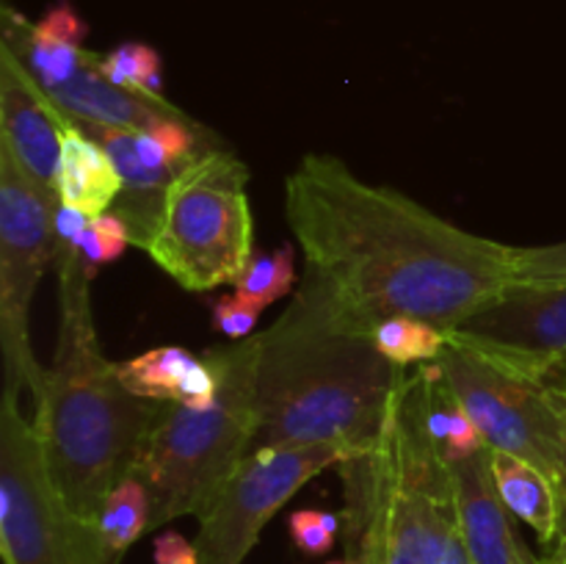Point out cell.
Instances as JSON below:
<instances>
[{
  "instance_id": "1",
  "label": "cell",
  "mask_w": 566,
  "mask_h": 564,
  "mask_svg": "<svg viewBox=\"0 0 566 564\" xmlns=\"http://www.w3.org/2000/svg\"><path fill=\"white\" fill-rule=\"evenodd\" d=\"M285 219L304 274L370 326L412 315L457 330L514 282V247L363 180L329 153L304 155L287 175Z\"/></svg>"
},
{
  "instance_id": "2",
  "label": "cell",
  "mask_w": 566,
  "mask_h": 564,
  "mask_svg": "<svg viewBox=\"0 0 566 564\" xmlns=\"http://www.w3.org/2000/svg\"><path fill=\"white\" fill-rule=\"evenodd\" d=\"M370 330L324 282L304 274L285 313L260 332L263 446H337L346 457L376 446L409 368L387 359Z\"/></svg>"
},
{
  "instance_id": "3",
  "label": "cell",
  "mask_w": 566,
  "mask_h": 564,
  "mask_svg": "<svg viewBox=\"0 0 566 564\" xmlns=\"http://www.w3.org/2000/svg\"><path fill=\"white\" fill-rule=\"evenodd\" d=\"M59 265V346L33 396L44 468L66 506L97 523L103 503L136 476L147 435L166 404L138 398L119 382V363L103 354L94 332L88 274L77 241L55 238Z\"/></svg>"
},
{
  "instance_id": "4",
  "label": "cell",
  "mask_w": 566,
  "mask_h": 564,
  "mask_svg": "<svg viewBox=\"0 0 566 564\" xmlns=\"http://www.w3.org/2000/svg\"><path fill=\"white\" fill-rule=\"evenodd\" d=\"M343 542L359 564H440L457 523L451 473L409 370L374 448L337 462Z\"/></svg>"
},
{
  "instance_id": "5",
  "label": "cell",
  "mask_w": 566,
  "mask_h": 564,
  "mask_svg": "<svg viewBox=\"0 0 566 564\" xmlns=\"http://www.w3.org/2000/svg\"><path fill=\"white\" fill-rule=\"evenodd\" d=\"M219 376L208 407L166 404L147 435L136 476L149 492V531L177 518H202L238 473L260 435V335L202 354Z\"/></svg>"
},
{
  "instance_id": "6",
  "label": "cell",
  "mask_w": 566,
  "mask_h": 564,
  "mask_svg": "<svg viewBox=\"0 0 566 564\" xmlns=\"http://www.w3.org/2000/svg\"><path fill=\"white\" fill-rule=\"evenodd\" d=\"M249 169L232 149L208 147L166 191L147 254L193 293L232 285L254 254Z\"/></svg>"
},
{
  "instance_id": "7",
  "label": "cell",
  "mask_w": 566,
  "mask_h": 564,
  "mask_svg": "<svg viewBox=\"0 0 566 564\" xmlns=\"http://www.w3.org/2000/svg\"><path fill=\"white\" fill-rule=\"evenodd\" d=\"M0 553L3 564H116L94 520L55 490L20 393L0 404Z\"/></svg>"
},
{
  "instance_id": "8",
  "label": "cell",
  "mask_w": 566,
  "mask_h": 564,
  "mask_svg": "<svg viewBox=\"0 0 566 564\" xmlns=\"http://www.w3.org/2000/svg\"><path fill=\"white\" fill-rule=\"evenodd\" d=\"M61 197L42 186L0 149V348L3 390L36 396L44 379L31 348L28 315L50 260H55V213Z\"/></svg>"
},
{
  "instance_id": "9",
  "label": "cell",
  "mask_w": 566,
  "mask_h": 564,
  "mask_svg": "<svg viewBox=\"0 0 566 564\" xmlns=\"http://www.w3.org/2000/svg\"><path fill=\"white\" fill-rule=\"evenodd\" d=\"M437 365L486 448L525 459L556 481L564 446V393L525 379L479 348L457 341L453 332Z\"/></svg>"
},
{
  "instance_id": "10",
  "label": "cell",
  "mask_w": 566,
  "mask_h": 564,
  "mask_svg": "<svg viewBox=\"0 0 566 564\" xmlns=\"http://www.w3.org/2000/svg\"><path fill=\"white\" fill-rule=\"evenodd\" d=\"M346 451L337 446H263L243 459L213 506L199 518L193 540L199 564H243L269 520Z\"/></svg>"
},
{
  "instance_id": "11",
  "label": "cell",
  "mask_w": 566,
  "mask_h": 564,
  "mask_svg": "<svg viewBox=\"0 0 566 564\" xmlns=\"http://www.w3.org/2000/svg\"><path fill=\"white\" fill-rule=\"evenodd\" d=\"M451 332L525 379L566 393V285L512 282Z\"/></svg>"
},
{
  "instance_id": "12",
  "label": "cell",
  "mask_w": 566,
  "mask_h": 564,
  "mask_svg": "<svg viewBox=\"0 0 566 564\" xmlns=\"http://www.w3.org/2000/svg\"><path fill=\"white\" fill-rule=\"evenodd\" d=\"M72 125L75 119L61 111L28 66L0 44V149L33 180L55 188L61 142Z\"/></svg>"
},
{
  "instance_id": "13",
  "label": "cell",
  "mask_w": 566,
  "mask_h": 564,
  "mask_svg": "<svg viewBox=\"0 0 566 564\" xmlns=\"http://www.w3.org/2000/svg\"><path fill=\"white\" fill-rule=\"evenodd\" d=\"M457 523L475 564H542L520 540L514 514L497 492L492 448L448 462Z\"/></svg>"
},
{
  "instance_id": "14",
  "label": "cell",
  "mask_w": 566,
  "mask_h": 564,
  "mask_svg": "<svg viewBox=\"0 0 566 564\" xmlns=\"http://www.w3.org/2000/svg\"><path fill=\"white\" fill-rule=\"evenodd\" d=\"M88 25L70 3H55L39 22H28L20 11L3 6V39L33 77L48 92L64 86L86 70L97 53L83 48Z\"/></svg>"
},
{
  "instance_id": "15",
  "label": "cell",
  "mask_w": 566,
  "mask_h": 564,
  "mask_svg": "<svg viewBox=\"0 0 566 564\" xmlns=\"http://www.w3.org/2000/svg\"><path fill=\"white\" fill-rule=\"evenodd\" d=\"M99 55V53H97ZM50 97L59 103L61 111L72 116L77 125L114 127V130H155L169 119H186L177 105L169 100H147L127 88L111 83L97 70V59L77 72L70 83L53 88Z\"/></svg>"
},
{
  "instance_id": "16",
  "label": "cell",
  "mask_w": 566,
  "mask_h": 564,
  "mask_svg": "<svg viewBox=\"0 0 566 564\" xmlns=\"http://www.w3.org/2000/svg\"><path fill=\"white\" fill-rule=\"evenodd\" d=\"M92 138H97L105 153L114 160L122 177V191L111 205V213L119 216L130 230L133 247L147 252V243L158 227L160 210H164L166 191L177 177L175 169H158L142 158L133 130H114V127L81 125Z\"/></svg>"
},
{
  "instance_id": "17",
  "label": "cell",
  "mask_w": 566,
  "mask_h": 564,
  "mask_svg": "<svg viewBox=\"0 0 566 564\" xmlns=\"http://www.w3.org/2000/svg\"><path fill=\"white\" fill-rule=\"evenodd\" d=\"M119 382L138 398L208 407L219 393V376L205 357L182 346H158L119 363Z\"/></svg>"
},
{
  "instance_id": "18",
  "label": "cell",
  "mask_w": 566,
  "mask_h": 564,
  "mask_svg": "<svg viewBox=\"0 0 566 564\" xmlns=\"http://www.w3.org/2000/svg\"><path fill=\"white\" fill-rule=\"evenodd\" d=\"M55 191L61 202L83 210L92 219L108 213L122 191V177L111 155L77 122L64 133V142H61Z\"/></svg>"
},
{
  "instance_id": "19",
  "label": "cell",
  "mask_w": 566,
  "mask_h": 564,
  "mask_svg": "<svg viewBox=\"0 0 566 564\" xmlns=\"http://www.w3.org/2000/svg\"><path fill=\"white\" fill-rule=\"evenodd\" d=\"M492 473L509 512L531 525L542 547L551 551L558 536V498L551 476L503 451H492Z\"/></svg>"
},
{
  "instance_id": "20",
  "label": "cell",
  "mask_w": 566,
  "mask_h": 564,
  "mask_svg": "<svg viewBox=\"0 0 566 564\" xmlns=\"http://www.w3.org/2000/svg\"><path fill=\"white\" fill-rule=\"evenodd\" d=\"M376 348L396 365H423L437 363L451 343V330L431 324V321L412 318V315H392L379 321L370 330Z\"/></svg>"
},
{
  "instance_id": "21",
  "label": "cell",
  "mask_w": 566,
  "mask_h": 564,
  "mask_svg": "<svg viewBox=\"0 0 566 564\" xmlns=\"http://www.w3.org/2000/svg\"><path fill=\"white\" fill-rule=\"evenodd\" d=\"M97 529L103 534L105 547L116 564L127 553V547L149 531V492L138 476H127L103 503L97 518Z\"/></svg>"
},
{
  "instance_id": "22",
  "label": "cell",
  "mask_w": 566,
  "mask_h": 564,
  "mask_svg": "<svg viewBox=\"0 0 566 564\" xmlns=\"http://www.w3.org/2000/svg\"><path fill=\"white\" fill-rule=\"evenodd\" d=\"M97 70L116 86L147 100L164 97V72H160L158 50L142 42H125L111 53L97 55Z\"/></svg>"
},
{
  "instance_id": "23",
  "label": "cell",
  "mask_w": 566,
  "mask_h": 564,
  "mask_svg": "<svg viewBox=\"0 0 566 564\" xmlns=\"http://www.w3.org/2000/svg\"><path fill=\"white\" fill-rule=\"evenodd\" d=\"M232 288L263 307L287 296L293 288V247L285 243L274 252H254L243 274L232 282Z\"/></svg>"
},
{
  "instance_id": "24",
  "label": "cell",
  "mask_w": 566,
  "mask_h": 564,
  "mask_svg": "<svg viewBox=\"0 0 566 564\" xmlns=\"http://www.w3.org/2000/svg\"><path fill=\"white\" fill-rule=\"evenodd\" d=\"M130 243V230H127L125 221L119 216L99 213L88 221L86 232L81 236L77 247H81L83 263H86L88 274H94L97 265L114 263V260L122 258V252Z\"/></svg>"
},
{
  "instance_id": "25",
  "label": "cell",
  "mask_w": 566,
  "mask_h": 564,
  "mask_svg": "<svg viewBox=\"0 0 566 564\" xmlns=\"http://www.w3.org/2000/svg\"><path fill=\"white\" fill-rule=\"evenodd\" d=\"M514 282L566 285V241L545 247H514Z\"/></svg>"
},
{
  "instance_id": "26",
  "label": "cell",
  "mask_w": 566,
  "mask_h": 564,
  "mask_svg": "<svg viewBox=\"0 0 566 564\" xmlns=\"http://www.w3.org/2000/svg\"><path fill=\"white\" fill-rule=\"evenodd\" d=\"M287 529L298 551L307 556H326L335 547L343 518L335 512H321V509H298L287 520Z\"/></svg>"
},
{
  "instance_id": "27",
  "label": "cell",
  "mask_w": 566,
  "mask_h": 564,
  "mask_svg": "<svg viewBox=\"0 0 566 564\" xmlns=\"http://www.w3.org/2000/svg\"><path fill=\"white\" fill-rule=\"evenodd\" d=\"M263 310L265 307L260 302L232 291L216 299L213 307H210V321H213V330L224 332L230 341H247V337H252V330L258 326Z\"/></svg>"
},
{
  "instance_id": "28",
  "label": "cell",
  "mask_w": 566,
  "mask_h": 564,
  "mask_svg": "<svg viewBox=\"0 0 566 564\" xmlns=\"http://www.w3.org/2000/svg\"><path fill=\"white\" fill-rule=\"evenodd\" d=\"M153 558V564H199L197 545L177 531H164L155 536Z\"/></svg>"
},
{
  "instance_id": "29",
  "label": "cell",
  "mask_w": 566,
  "mask_h": 564,
  "mask_svg": "<svg viewBox=\"0 0 566 564\" xmlns=\"http://www.w3.org/2000/svg\"><path fill=\"white\" fill-rule=\"evenodd\" d=\"M556 498H558V536L547 556H566V393H564V446H562V464L556 476Z\"/></svg>"
},
{
  "instance_id": "30",
  "label": "cell",
  "mask_w": 566,
  "mask_h": 564,
  "mask_svg": "<svg viewBox=\"0 0 566 564\" xmlns=\"http://www.w3.org/2000/svg\"><path fill=\"white\" fill-rule=\"evenodd\" d=\"M92 216L83 213V210L72 208V205H59V213H55V238H70V241H81V236L86 232Z\"/></svg>"
},
{
  "instance_id": "31",
  "label": "cell",
  "mask_w": 566,
  "mask_h": 564,
  "mask_svg": "<svg viewBox=\"0 0 566 564\" xmlns=\"http://www.w3.org/2000/svg\"><path fill=\"white\" fill-rule=\"evenodd\" d=\"M440 564H475V562H473V556H470L468 545H464L462 534H459V529L453 531L451 540H448L446 553H442Z\"/></svg>"
},
{
  "instance_id": "32",
  "label": "cell",
  "mask_w": 566,
  "mask_h": 564,
  "mask_svg": "<svg viewBox=\"0 0 566 564\" xmlns=\"http://www.w3.org/2000/svg\"><path fill=\"white\" fill-rule=\"evenodd\" d=\"M542 564H566V556H545Z\"/></svg>"
},
{
  "instance_id": "33",
  "label": "cell",
  "mask_w": 566,
  "mask_h": 564,
  "mask_svg": "<svg viewBox=\"0 0 566 564\" xmlns=\"http://www.w3.org/2000/svg\"><path fill=\"white\" fill-rule=\"evenodd\" d=\"M329 564H359V562H354V558H340V562H329Z\"/></svg>"
}]
</instances>
